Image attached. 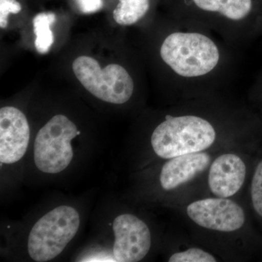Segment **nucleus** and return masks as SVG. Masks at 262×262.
<instances>
[{
	"label": "nucleus",
	"instance_id": "2",
	"mask_svg": "<svg viewBox=\"0 0 262 262\" xmlns=\"http://www.w3.org/2000/svg\"><path fill=\"white\" fill-rule=\"evenodd\" d=\"M178 208L201 244L217 255L245 259L262 253V234L246 203L206 195Z\"/></svg>",
	"mask_w": 262,
	"mask_h": 262
},
{
	"label": "nucleus",
	"instance_id": "17",
	"mask_svg": "<svg viewBox=\"0 0 262 262\" xmlns=\"http://www.w3.org/2000/svg\"><path fill=\"white\" fill-rule=\"evenodd\" d=\"M80 12L84 14H91L102 8L103 0H75Z\"/></svg>",
	"mask_w": 262,
	"mask_h": 262
},
{
	"label": "nucleus",
	"instance_id": "10",
	"mask_svg": "<svg viewBox=\"0 0 262 262\" xmlns=\"http://www.w3.org/2000/svg\"><path fill=\"white\" fill-rule=\"evenodd\" d=\"M30 128L27 117L18 108L0 110V160L13 164L23 158L28 148Z\"/></svg>",
	"mask_w": 262,
	"mask_h": 262
},
{
	"label": "nucleus",
	"instance_id": "7",
	"mask_svg": "<svg viewBox=\"0 0 262 262\" xmlns=\"http://www.w3.org/2000/svg\"><path fill=\"white\" fill-rule=\"evenodd\" d=\"M225 148L165 160L158 179L160 189L172 196L176 194L178 205L199 196L213 158Z\"/></svg>",
	"mask_w": 262,
	"mask_h": 262
},
{
	"label": "nucleus",
	"instance_id": "12",
	"mask_svg": "<svg viewBox=\"0 0 262 262\" xmlns=\"http://www.w3.org/2000/svg\"><path fill=\"white\" fill-rule=\"evenodd\" d=\"M151 6V0H118L114 20L119 25H135L149 14Z\"/></svg>",
	"mask_w": 262,
	"mask_h": 262
},
{
	"label": "nucleus",
	"instance_id": "11",
	"mask_svg": "<svg viewBox=\"0 0 262 262\" xmlns=\"http://www.w3.org/2000/svg\"><path fill=\"white\" fill-rule=\"evenodd\" d=\"M244 195V203L262 234V145L256 155L252 174Z\"/></svg>",
	"mask_w": 262,
	"mask_h": 262
},
{
	"label": "nucleus",
	"instance_id": "16",
	"mask_svg": "<svg viewBox=\"0 0 262 262\" xmlns=\"http://www.w3.org/2000/svg\"><path fill=\"white\" fill-rule=\"evenodd\" d=\"M21 10V5L17 0H0V27L6 28L10 13L17 14Z\"/></svg>",
	"mask_w": 262,
	"mask_h": 262
},
{
	"label": "nucleus",
	"instance_id": "13",
	"mask_svg": "<svg viewBox=\"0 0 262 262\" xmlns=\"http://www.w3.org/2000/svg\"><path fill=\"white\" fill-rule=\"evenodd\" d=\"M56 20V15L51 12L39 13L33 18V28L36 36L34 46L40 54L48 53L54 42L51 27Z\"/></svg>",
	"mask_w": 262,
	"mask_h": 262
},
{
	"label": "nucleus",
	"instance_id": "6",
	"mask_svg": "<svg viewBox=\"0 0 262 262\" xmlns=\"http://www.w3.org/2000/svg\"><path fill=\"white\" fill-rule=\"evenodd\" d=\"M72 70L84 89L105 102L123 104L134 94V77L121 65L112 63L101 69L95 58L82 56L74 61Z\"/></svg>",
	"mask_w": 262,
	"mask_h": 262
},
{
	"label": "nucleus",
	"instance_id": "15",
	"mask_svg": "<svg viewBox=\"0 0 262 262\" xmlns=\"http://www.w3.org/2000/svg\"><path fill=\"white\" fill-rule=\"evenodd\" d=\"M249 107L262 123V72L248 94Z\"/></svg>",
	"mask_w": 262,
	"mask_h": 262
},
{
	"label": "nucleus",
	"instance_id": "5",
	"mask_svg": "<svg viewBox=\"0 0 262 262\" xmlns=\"http://www.w3.org/2000/svg\"><path fill=\"white\" fill-rule=\"evenodd\" d=\"M80 215L71 206L57 207L43 215L32 227L28 252L34 261L53 259L74 238L80 227Z\"/></svg>",
	"mask_w": 262,
	"mask_h": 262
},
{
	"label": "nucleus",
	"instance_id": "14",
	"mask_svg": "<svg viewBox=\"0 0 262 262\" xmlns=\"http://www.w3.org/2000/svg\"><path fill=\"white\" fill-rule=\"evenodd\" d=\"M216 253L207 248L200 246H184L174 251L168 258L169 262H215L220 261Z\"/></svg>",
	"mask_w": 262,
	"mask_h": 262
},
{
	"label": "nucleus",
	"instance_id": "3",
	"mask_svg": "<svg viewBox=\"0 0 262 262\" xmlns=\"http://www.w3.org/2000/svg\"><path fill=\"white\" fill-rule=\"evenodd\" d=\"M170 16L196 24L238 49L262 36V0H168Z\"/></svg>",
	"mask_w": 262,
	"mask_h": 262
},
{
	"label": "nucleus",
	"instance_id": "4",
	"mask_svg": "<svg viewBox=\"0 0 262 262\" xmlns=\"http://www.w3.org/2000/svg\"><path fill=\"white\" fill-rule=\"evenodd\" d=\"M261 144L262 139L219 151L207 170L203 196L237 200L244 195Z\"/></svg>",
	"mask_w": 262,
	"mask_h": 262
},
{
	"label": "nucleus",
	"instance_id": "9",
	"mask_svg": "<svg viewBox=\"0 0 262 262\" xmlns=\"http://www.w3.org/2000/svg\"><path fill=\"white\" fill-rule=\"evenodd\" d=\"M115 261L137 262L144 259L151 247V231L145 222L131 213H123L114 220Z\"/></svg>",
	"mask_w": 262,
	"mask_h": 262
},
{
	"label": "nucleus",
	"instance_id": "1",
	"mask_svg": "<svg viewBox=\"0 0 262 262\" xmlns=\"http://www.w3.org/2000/svg\"><path fill=\"white\" fill-rule=\"evenodd\" d=\"M158 57L175 102L225 94L237 70V49L208 29L171 16Z\"/></svg>",
	"mask_w": 262,
	"mask_h": 262
},
{
	"label": "nucleus",
	"instance_id": "8",
	"mask_svg": "<svg viewBox=\"0 0 262 262\" xmlns=\"http://www.w3.org/2000/svg\"><path fill=\"white\" fill-rule=\"evenodd\" d=\"M80 132L63 115L52 117L39 130L34 146L36 166L42 172L55 174L64 170L73 159L71 141Z\"/></svg>",
	"mask_w": 262,
	"mask_h": 262
}]
</instances>
